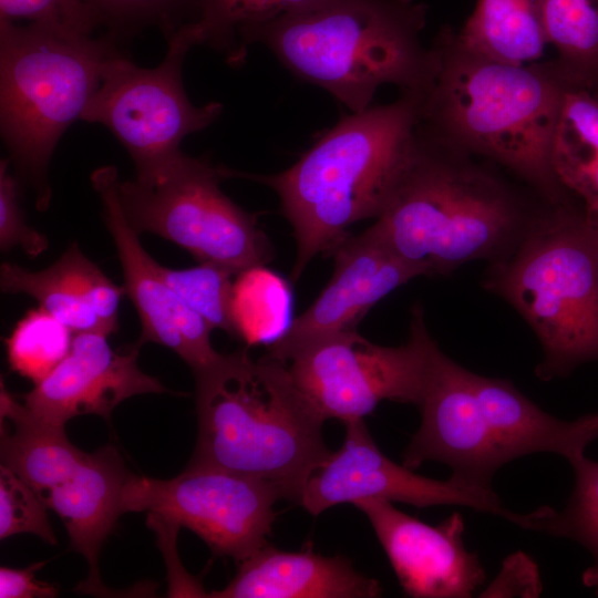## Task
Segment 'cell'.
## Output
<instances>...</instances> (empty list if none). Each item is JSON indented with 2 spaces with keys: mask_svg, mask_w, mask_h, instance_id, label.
Returning a JSON list of instances; mask_svg holds the SVG:
<instances>
[{
  "mask_svg": "<svg viewBox=\"0 0 598 598\" xmlns=\"http://www.w3.org/2000/svg\"><path fill=\"white\" fill-rule=\"evenodd\" d=\"M431 50V76L419 93V130L507 169L548 204L576 200L559 184L550 162L569 86L554 60H493L463 47L452 27L440 30Z\"/></svg>",
  "mask_w": 598,
  "mask_h": 598,
  "instance_id": "cell-1",
  "label": "cell"
},
{
  "mask_svg": "<svg viewBox=\"0 0 598 598\" xmlns=\"http://www.w3.org/2000/svg\"><path fill=\"white\" fill-rule=\"evenodd\" d=\"M419 118L420 95L401 93L344 116L281 173L224 167L225 177L255 179L277 193L297 245L292 281L348 237L351 225L382 213L412 157Z\"/></svg>",
  "mask_w": 598,
  "mask_h": 598,
  "instance_id": "cell-2",
  "label": "cell"
},
{
  "mask_svg": "<svg viewBox=\"0 0 598 598\" xmlns=\"http://www.w3.org/2000/svg\"><path fill=\"white\" fill-rule=\"evenodd\" d=\"M537 216L501 176L417 126L412 157L368 228L424 276L507 256Z\"/></svg>",
  "mask_w": 598,
  "mask_h": 598,
  "instance_id": "cell-3",
  "label": "cell"
},
{
  "mask_svg": "<svg viewBox=\"0 0 598 598\" xmlns=\"http://www.w3.org/2000/svg\"><path fill=\"white\" fill-rule=\"evenodd\" d=\"M198 433L188 464L249 475L299 504L311 474L328 458L326 421L287 365L246 350L220 354L194 374Z\"/></svg>",
  "mask_w": 598,
  "mask_h": 598,
  "instance_id": "cell-4",
  "label": "cell"
},
{
  "mask_svg": "<svg viewBox=\"0 0 598 598\" xmlns=\"http://www.w3.org/2000/svg\"><path fill=\"white\" fill-rule=\"evenodd\" d=\"M426 16L416 0H313L266 27L257 42L355 113L383 85L401 93L426 86L433 64L421 42Z\"/></svg>",
  "mask_w": 598,
  "mask_h": 598,
  "instance_id": "cell-5",
  "label": "cell"
},
{
  "mask_svg": "<svg viewBox=\"0 0 598 598\" xmlns=\"http://www.w3.org/2000/svg\"><path fill=\"white\" fill-rule=\"evenodd\" d=\"M484 283L536 334L539 379L598 361V224L578 202L537 216L515 248L492 262Z\"/></svg>",
  "mask_w": 598,
  "mask_h": 598,
  "instance_id": "cell-6",
  "label": "cell"
},
{
  "mask_svg": "<svg viewBox=\"0 0 598 598\" xmlns=\"http://www.w3.org/2000/svg\"><path fill=\"white\" fill-rule=\"evenodd\" d=\"M115 38L0 20L1 136L39 210L51 199L53 151L99 89L104 63L117 51Z\"/></svg>",
  "mask_w": 598,
  "mask_h": 598,
  "instance_id": "cell-7",
  "label": "cell"
},
{
  "mask_svg": "<svg viewBox=\"0 0 598 598\" xmlns=\"http://www.w3.org/2000/svg\"><path fill=\"white\" fill-rule=\"evenodd\" d=\"M221 167L184 152L131 181L117 192L127 223L187 250L197 262L220 266L236 276L272 259V249L256 216L219 187Z\"/></svg>",
  "mask_w": 598,
  "mask_h": 598,
  "instance_id": "cell-8",
  "label": "cell"
},
{
  "mask_svg": "<svg viewBox=\"0 0 598 598\" xmlns=\"http://www.w3.org/2000/svg\"><path fill=\"white\" fill-rule=\"evenodd\" d=\"M439 349L417 305L404 344L379 346L354 329L311 340L283 363L324 420L344 423L363 420L385 400L419 406Z\"/></svg>",
  "mask_w": 598,
  "mask_h": 598,
  "instance_id": "cell-9",
  "label": "cell"
},
{
  "mask_svg": "<svg viewBox=\"0 0 598 598\" xmlns=\"http://www.w3.org/2000/svg\"><path fill=\"white\" fill-rule=\"evenodd\" d=\"M167 51L155 68H142L118 50L104 63L101 83L81 120L107 127L126 148L136 175L148 173L183 151V140L212 125L223 105L195 106L183 84V62L196 44L184 23L166 38Z\"/></svg>",
  "mask_w": 598,
  "mask_h": 598,
  "instance_id": "cell-10",
  "label": "cell"
},
{
  "mask_svg": "<svg viewBox=\"0 0 598 598\" xmlns=\"http://www.w3.org/2000/svg\"><path fill=\"white\" fill-rule=\"evenodd\" d=\"M281 491L270 482L188 464L169 480L131 474L122 513L146 512L198 535L218 556L244 561L268 544Z\"/></svg>",
  "mask_w": 598,
  "mask_h": 598,
  "instance_id": "cell-11",
  "label": "cell"
},
{
  "mask_svg": "<svg viewBox=\"0 0 598 598\" xmlns=\"http://www.w3.org/2000/svg\"><path fill=\"white\" fill-rule=\"evenodd\" d=\"M339 450L311 474L299 505L317 516L339 504L367 498L401 502L416 507L458 505L507 517L492 487L475 486L451 476L446 481L419 475L399 465L377 446L363 420L344 422Z\"/></svg>",
  "mask_w": 598,
  "mask_h": 598,
  "instance_id": "cell-12",
  "label": "cell"
},
{
  "mask_svg": "<svg viewBox=\"0 0 598 598\" xmlns=\"http://www.w3.org/2000/svg\"><path fill=\"white\" fill-rule=\"evenodd\" d=\"M118 181L114 166L100 167L91 175L103 205L104 223L117 250L125 295L141 321L137 343L154 342L171 349L196 374L215 363L221 353L212 346L210 327L163 279L157 261L127 223L118 197Z\"/></svg>",
  "mask_w": 598,
  "mask_h": 598,
  "instance_id": "cell-13",
  "label": "cell"
},
{
  "mask_svg": "<svg viewBox=\"0 0 598 598\" xmlns=\"http://www.w3.org/2000/svg\"><path fill=\"white\" fill-rule=\"evenodd\" d=\"M419 408L421 424L403 453L402 464L416 470L424 462H440L460 481L492 487L494 474L507 461L481 409L472 371L439 349Z\"/></svg>",
  "mask_w": 598,
  "mask_h": 598,
  "instance_id": "cell-14",
  "label": "cell"
},
{
  "mask_svg": "<svg viewBox=\"0 0 598 598\" xmlns=\"http://www.w3.org/2000/svg\"><path fill=\"white\" fill-rule=\"evenodd\" d=\"M368 517L403 591L415 598H467L485 581L475 553L464 545V520L453 513L432 526L384 499L353 504Z\"/></svg>",
  "mask_w": 598,
  "mask_h": 598,
  "instance_id": "cell-15",
  "label": "cell"
},
{
  "mask_svg": "<svg viewBox=\"0 0 598 598\" xmlns=\"http://www.w3.org/2000/svg\"><path fill=\"white\" fill-rule=\"evenodd\" d=\"M329 255L334 261L330 280L313 303L269 343L268 357L283 362L311 340L354 330L377 302L411 279L424 276L368 229L349 235Z\"/></svg>",
  "mask_w": 598,
  "mask_h": 598,
  "instance_id": "cell-16",
  "label": "cell"
},
{
  "mask_svg": "<svg viewBox=\"0 0 598 598\" xmlns=\"http://www.w3.org/2000/svg\"><path fill=\"white\" fill-rule=\"evenodd\" d=\"M107 336L74 333L62 362L40 383L21 396L37 419L65 427L69 420L96 414L109 420L124 400L145 393L169 392L158 379L138 367L140 344L115 351Z\"/></svg>",
  "mask_w": 598,
  "mask_h": 598,
  "instance_id": "cell-17",
  "label": "cell"
},
{
  "mask_svg": "<svg viewBox=\"0 0 598 598\" xmlns=\"http://www.w3.org/2000/svg\"><path fill=\"white\" fill-rule=\"evenodd\" d=\"M0 287L6 293L33 298L74 333L111 336L118 329V309L125 290L115 285L76 244L41 270L2 262Z\"/></svg>",
  "mask_w": 598,
  "mask_h": 598,
  "instance_id": "cell-18",
  "label": "cell"
},
{
  "mask_svg": "<svg viewBox=\"0 0 598 598\" xmlns=\"http://www.w3.org/2000/svg\"><path fill=\"white\" fill-rule=\"evenodd\" d=\"M131 474L118 451L105 445L86 453L74 471L42 498L63 522L72 548L89 564V577L78 590L103 594L99 554L123 514L122 492Z\"/></svg>",
  "mask_w": 598,
  "mask_h": 598,
  "instance_id": "cell-19",
  "label": "cell"
},
{
  "mask_svg": "<svg viewBox=\"0 0 598 598\" xmlns=\"http://www.w3.org/2000/svg\"><path fill=\"white\" fill-rule=\"evenodd\" d=\"M228 585L209 592L216 598H374L382 587L340 556L311 549L285 551L269 544L239 563Z\"/></svg>",
  "mask_w": 598,
  "mask_h": 598,
  "instance_id": "cell-20",
  "label": "cell"
},
{
  "mask_svg": "<svg viewBox=\"0 0 598 598\" xmlns=\"http://www.w3.org/2000/svg\"><path fill=\"white\" fill-rule=\"evenodd\" d=\"M472 383L507 463L534 453H554L570 462L598 437V413L563 421L533 403L508 380L472 372Z\"/></svg>",
  "mask_w": 598,
  "mask_h": 598,
  "instance_id": "cell-21",
  "label": "cell"
},
{
  "mask_svg": "<svg viewBox=\"0 0 598 598\" xmlns=\"http://www.w3.org/2000/svg\"><path fill=\"white\" fill-rule=\"evenodd\" d=\"M1 465L43 496L68 477L86 453L73 445L65 429L33 416L1 381Z\"/></svg>",
  "mask_w": 598,
  "mask_h": 598,
  "instance_id": "cell-22",
  "label": "cell"
},
{
  "mask_svg": "<svg viewBox=\"0 0 598 598\" xmlns=\"http://www.w3.org/2000/svg\"><path fill=\"white\" fill-rule=\"evenodd\" d=\"M550 162L559 184L598 224V99L589 90L567 87Z\"/></svg>",
  "mask_w": 598,
  "mask_h": 598,
  "instance_id": "cell-23",
  "label": "cell"
},
{
  "mask_svg": "<svg viewBox=\"0 0 598 598\" xmlns=\"http://www.w3.org/2000/svg\"><path fill=\"white\" fill-rule=\"evenodd\" d=\"M455 35L463 47L493 60L536 62L548 44L543 0H477Z\"/></svg>",
  "mask_w": 598,
  "mask_h": 598,
  "instance_id": "cell-24",
  "label": "cell"
},
{
  "mask_svg": "<svg viewBox=\"0 0 598 598\" xmlns=\"http://www.w3.org/2000/svg\"><path fill=\"white\" fill-rule=\"evenodd\" d=\"M311 1L195 0L193 18L186 24L197 45H209L229 65L239 66L266 27Z\"/></svg>",
  "mask_w": 598,
  "mask_h": 598,
  "instance_id": "cell-25",
  "label": "cell"
},
{
  "mask_svg": "<svg viewBox=\"0 0 598 598\" xmlns=\"http://www.w3.org/2000/svg\"><path fill=\"white\" fill-rule=\"evenodd\" d=\"M569 463L575 484L561 511L542 506L527 514L509 512L506 519L524 529L568 538L584 546L594 561L582 573V582L598 596V462L584 454Z\"/></svg>",
  "mask_w": 598,
  "mask_h": 598,
  "instance_id": "cell-26",
  "label": "cell"
},
{
  "mask_svg": "<svg viewBox=\"0 0 598 598\" xmlns=\"http://www.w3.org/2000/svg\"><path fill=\"white\" fill-rule=\"evenodd\" d=\"M543 11L561 76L590 91L598 81V0H543Z\"/></svg>",
  "mask_w": 598,
  "mask_h": 598,
  "instance_id": "cell-27",
  "label": "cell"
},
{
  "mask_svg": "<svg viewBox=\"0 0 598 598\" xmlns=\"http://www.w3.org/2000/svg\"><path fill=\"white\" fill-rule=\"evenodd\" d=\"M74 332L38 307L29 310L4 340L11 371L32 381L44 380L69 354Z\"/></svg>",
  "mask_w": 598,
  "mask_h": 598,
  "instance_id": "cell-28",
  "label": "cell"
},
{
  "mask_svg": "<svg viewBox=\"0 0 598 598\" xmlns=\"http://www.w3.org/2000/svg\"><path fill=\"white\" fill-rule=\"evenodd\" d=\"M157 270L184 303L200 316L212 330L220 329L235 337L231 317L234 272L207 262L182 269L157 262Z\"/></svg>",
  "mask_w": 598,
  "mask_h": 598,
  "instance_id": "cell-29",
  "label": "cell"
},
{
  "mask_svg": "<svg viewBox=\"0 0 598 598\" xmlns=\"http://www.w3.org/2000/svg\"><path fill=\"white\" fill-rule=\"evenodd\" d=\"M115 37L157 27L165 38L190 21L195 0H83Z\"/></svg>",
  "mask_w": 598,
  "mask_h": 598,
  "instance_id": "cell-30",
  "label": "cell"
},
{
  "mask_svg": "<svg viewBox=\"0 0 598 598\" xmlns=\"http://www.w3.org/2000/svg\"><path fill=\"white\" fill-rule=\"evenodd\" d=\"M48 506L34 489L4 465L0 466V538L17 534H34L49 544H56Z\"/></svg>",
  "mask_w": 598,
  "mask_h": 598,
  "instance_id": "cell-31",
  "label": "cell"
},
{
  "mask_svg": "<svg viewBox=\"0 0 598 598\" xmlns=\"http://www.w3.org/2000/svg\"><path fill=\"white\" fill-rule=\"evenodd\" d=\"M25 19L58 31L92 35L99 22L83 0H0V20Z\"/></svg>",
  "mask_w": 598,
  "mask_h": 598,
  "instance_id": "cell-32",
  "label": "cell"
},
{
  "mask_svg": "<svg viewBox=\"0 0 598 598\" xmlns=\"http://www.w3.org/2000/svg\"><path fill=\"white\" fill-rule=\"evenodd\" d=\"M10 159L0 163V248L9 251L20 248L30 258L38 257L49 247V239L27 223L19 204V181L9 172Z\"/></svg>",
  "mask_w": 598,
  "mask_h": 598,
  "instance_id": "cell-33",
  "label": "cell"
},
{
  "mask_svg": "<svg viewBox=\"0 0 598 598\" xmlns=\"http://www.w3.org/2000/svg\"><path fill=\"white\" fill-rule=\"evenodd\" d=\"M543 585L535 561L516 551L503 560L502 568L480 597H538Z\"/></svg>",
  "mask_w": 598,
  "mask_h": 598,
  "instance_id": "cell-34",
  "label": "cell"
},
{
  "mask_svg": "<svg viewBox=\"0 0 598 598\" xmlns=\"http://www.w3.org/2000/svg\"><path fill=\"white\" fill-rule=\"evenodd\" d=\"M45 565L38 561L25 568H0L1 598H52L58 595L53 584L35 579V573Z\"/></svg>",
  "mask_w": 598,
  "mask_h": 598,
  "instance_id": "cell-35",
  "label": "cell"
},
{
  "mask_svg": "<svg viewBox=\"0 0 598 598\" xmlns=\"http://www.w3.org/2000/svg\"><path fill=\"white\" fill-rule=\"evenodd\" d=\"M590 92L598 99V81L594 85V87L590 90Z\"/></svg>",
  "mask_w": 598,
  "mask_h": 598,
  "instance_id": "cell-36",
  "label": "cell"
}]
</instances>
